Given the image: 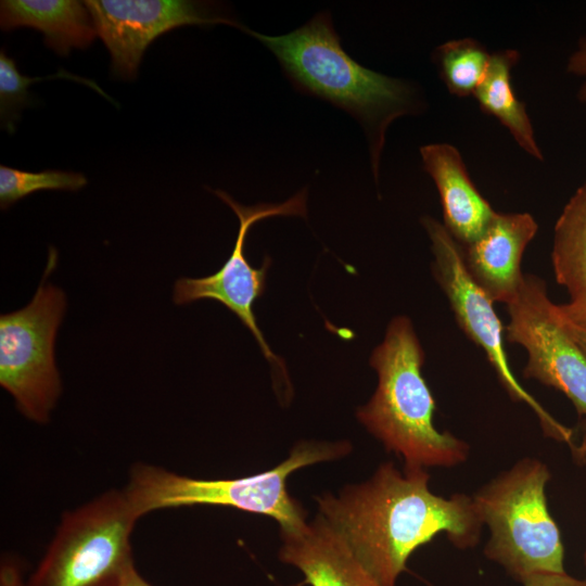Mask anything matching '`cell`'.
Listing matches in <instances>:
<instances>
[{"instance_id":"cell-1","label":"cell","mask_w":586,"mask_h":586,"mask_svg":"<svg viewBox=\"0 0 586 586\" xmlns=\"http://www.w3.org/2000/svg\"><path fill=\"white\" fill-rule=\"evenodd\" d=\"M429 480L423 468L385 462L368 481L316 498L318 514L382 586H396L411 553L440 533L458 548L479 543L483 523L473 499L435 495Z\"/></svg>"},{"instance_id":"cell-2","label":"cell","mask_w":586,"mask_h":586,"mask_svg":"<svg viewBox=\"0 0 586 586\" xmlns=\"http://www.w3.org/2000/svg\"><path fill=\"white\" fill-rule=\"evenodd\" d=\"M243 30L276 55L295 89L321 98L360 122L368 136L377 179L391 123L423 110L415 86L357 63L342 48L328 12L316 14L304 26L281 36L246 27Z\"/></svg>"},{"instance_id":"cell-3","label":"cell","mask_w":586,"mask_h":586,"mask_svg":"<svg viewBox=\"0 0 586 586\" xmlns=\"http://www.w3.org/2000/svg\"><path fill=\"white\" fill-rule=\"evenodd\" d=\"M378 386L357 410L358 420L408 468L454 467L469 446L434 425L435 400L422 375L424 352L408 317L391 320L383 342L370 357Z\"/></svg>"},{"instance_id":"cell-4","label":"cell","mask_w":586,"mask_h":586,"mask_svg":"<svg viewBox=\"0 0 586 586\" xmlns=\"http://www.w3.org/2000/svg\"><path fill=\"white\" fill-rule=\"evenodd\" d=\"M351 450L347 441H302L280 464L237 479H196L138 462L123 491L139 518L163 509L222 506L269 515L278 521L280 531L292 532L307 521L305 509L288 492L289 475L306 466L342 458Z\"/></svg>"},{"instance_id":"cell-5","label":"cell","mask_w":586,"mask_h":586,"mask_svg":"<svg viewBox=\"0 0 586 586\" xmlns=\"http://www.w3.org/2000/svg\"><path fill=\"white\" fill-rule=\"evenodd\" d=\"M547 466L525 458L484 485L473 497L489 528L485 556L523 582L538 573H565L564 550L545 494Z\"/></svg>"},{"instance_id":"cell-6","label":"cell","mask_w":586,"mask_h":586,"mask_svg":"<svg viewBox=\"0 0 586 586\" xmlns=\"http://www.w3.org/2000/svg\"><path fill=\"white\" fill-rule=\"evenodd\" d=\"M140 518L123 489L63 513L28 586H119L135 563L130 536Z\"/></svg>"},{"instance_id":"cell-7","label":"cell","mask_w":586,"mask_h":586,"mask_svg":"<svg viewBox=\"0 0 586 586\" xmlns=\"http://www.w3.org/2000/svg\"><path fill=\"white\" fill-rule=\"evenodd\" d=\"M58 253L50 247L41 282L27 306L0 316V384L18 411L47 423L62 391L54 343L66 308L65 293L48 282Z\"/></svg>"},{"instance_id":"cell-8","label":"cell","mask_w":586,"mask_h":586,"mask_svg":"<svg viewBox=\"0 0 586 586\" xmlns=\"http://www.w3.org/2000/svg\"><path fill=\"white\" fill-rule=\"evenodd\" d=\"M422 225L431 241L434 277L447 296L460 329L483 349L511 398L524 402L534 410L547 435L572 446V430L558 422L528 394L509 367L504 346V329L494 309V302L467 270L460 244L435 218L424 216Z\"/></svg>"},{"instance_id":"cell-9","label":"cell","mask_w":586,"mask_h":586,"mask_svg":"<svg viewBox=\"0 0 586 586\" xmlns=\"http://www.w3.org/2000/svg\"><path fill=\"white\" fill-rule=\"evenodd\" d=\"M507 308V340L527 353L524 377L562 392L586 416V356L565 329L546 283L524 275Z\"/></svg>"},{"instance_id":"cell-10","label":"cell","mask_w":586,"mask_h":586,"mask_svg":"<svg viewBox=\"0 0 586 586\" xmlns=\"http://www.w3.org/2000/svg\"><path fill=\"white\" fill-rule=\"evenodd\" d=\"M214 193L239 218V230L232 253L213 275L178 279L174 286L173 301L176 305H184L201 300H213L225 305L251 331L269 364L273 368H279L286 377L283 360L270 349L253 313V304L265 293L271 259L267 256L259 268L252 267L244 254V243L251 227L259 220L273 216L305 218L307 189L304 188L283 203H259L249 206L237 202L222 190H215Z\"/></svg>"},{"instance_id":"cell-11","label":"cell","mask_w":586,"mask_h":586,"mask_svg":"<svg viewBox=\"0 0 586 586\" xmlns=\"http://www.w3.org/2000/svg\"><path fill=\"white\" fill-rule=\"evenodd\" d=\"M85 4L110 52L112 73L124 79L135 78L149 44L176 27L227 24L244 28L199 1L87 0Z\"/></svg>"},{"instance_id":"cell-12","label":"cell","mask_w":586,"mask_h":586,"mask_svg":"<svg viewBox=\"0 0 586 586\" xmlns=\"http://www.w3.org/2000/svg\"><path fill=\"white\" fill-rule=\"evenodd\" d=\"M538 230L528 213H495L482 234L464 246L463 260L472 279L493 302L508 304L523 280V253Z\"/></svg>"},{"instance_id":"cell-13","label":"cell","mask_w":586,"mask_h":586,"mask_svg":"<svg viewBox=\"0 0 586 586\" xmlns=\"http://www.w3.org/2000/svg\"><path fill=\"white\" fill-rule=\"evenodd\" d=\"M281 540L280 560L297 568L310 586H382L318 513L300 530L281 531Z\"/></svg>"},{"instance_id":"cell-14","label":"cell","mask_w":586,"mask_h":586,"mask_svg":"<svg viewBox=\"0 0 586 586\" xmlns=\"http://www.w3.org/2000/svg\"><path fill=\"white\" fill-rule=\"evenodd\" d=\"M420 155L440 194L443 225L459 244L469 245L482 234L496 212L473 184L454 145L426 144L420 148Z\"/></svg>"},{"instance_id":"cell-15","label":"cell","mask_w":586,"mask_h":586,"mask_svg":"<svg viewBox=\"0 0 586 586\" xmlns=\"http://www.w3.org/2000/svg\"><path fill=\"white\" fill-rule=\"evenodd\" d=\"M0 26L4 31L20 26L35 28L62 56L73 48L89 47L97 35L85 1L77 0H2Z\"/></svg>"},{"instance_id":"cell-16","label":"cell","mask_w":586,"mask_h":586,"mask_svg":"<svg viewBox=\"0 0 586 586\" xmlns=\"http://www.w3.org/2000/svg\"><path fill=\"white\" fill-rule=\"evenodd\" d=\"M519 59V52L513 49L493 53L485 77L473 95L481 110L496 117L524 152L543 161L525 104L517 98L512 88L511 72Z\"/></svg>"},{"instance_id":"cell-17","label":"cell","mask_w":586,"mask_h":586,"mask_svg":"<svg viewBox=\"0 0 586 586\" xmlns=\"http://www.w3.org/2000/svg\"><path fill=\"white\" fill-rule=\"evenodd\" d=\"M551 260L556 280L571 300L586 295V181L557 219Z\"/></svg>"},{"instance_id":"cell-18","label":"cell","mask_w":586,"mask_h":586,"mask_svg":"<svg viewBox=\"0 0 586 586\" xmlns=\"http://www.w3.org/2000/svg\"><path fill=\"white\" fill-rule=\"evenodd\" d=\"M491 53L477 40H449L433 52L440 76L451 94L473 95L485 77Z\"/></svg>"},{"instance_id":"cell-19","label":"cell","mask_w":586,"mask_h":586,"mask_svg":"<svg viewBox=\"0 0 586 586\" xmlns=\"http://www.w3.org/2000/svg\"><path fill=\"white\" fill-rule=\"evenodd\" d=\"M51 78H66L87 85L113 102L93 80L73 75L63 69L47 77L29 78L24 76L18 72L15 61L2 49L0 52V114L2 125L9 132L14 131V124L20 116L21 109L30 103L28 86L34 81Z\"/></svg>"},{"instance_id":"cell-20","label":"cell","mask_w":586,"mask_h":586,"mask_svg":"<svg viewBox=\"0 0 586 586\" xmlns=\"http://www.w3.org/2000/svg\"><path fill=\"white\" fill-rule=\"evenodd\" d=\"M87 184L85 175L48 169L39 173L0 166V205L8 208L18 200L41 190L76 191Z\"/></svg>"},{"instance_id":"cell-21","label":"cell","mask_w":586,"mask_h":586,"mask_svg":"<svg viewBox=\"0 0 586 586\" xmlns=\"http://www.w3.org/2000/svg\"><path fill=\"white\" fill-rule=\"evenodd\" d=\"M568 73L584 79L577 91V99L586 104V36L582 37L566 63Z\"/></svg>"},{"instance_id":"cell-22","label":"cell","mask_w":586,"mask_h":586,"mask_svg":"<svg viewBox=\"0 0 586 586\" xmlns=\"http://www.w3.org/2000/svg\"><path fill=\"white\" fill-rule=\"evenodd\" d=\"M0 586H28L24 564L12 555H3L0 561Z\"/></svg>"},{"instance_id":"cell-23","label":"cell","mask_w":586,"mask_h":586,"mask_svg":"<svg viewBox=\"0 0 586 586\" xmlns=\"http://www.w3.org/2000/svg\"><path fill=\"white\" fill-rule=\"evenodd\" d=\"M524 586H586V581L578 579L566 573H538L526 577Z\"/></svg>"},{"instance_id":"cell-24","label":"cell","mask_w":586,"mask_h":586,"mask_svg":"<svg viewBox=\"0 0 586 586\" xmlns=\"http://www.w3.org/2000/svg\"><path fill=\"white\" fill-rule=\"evenodd\" d=\"M557 309L563 319L586 327V295L557 305Z\"/></svg>"},{"instance_id":"cell-25","label":"cell","mask_w":586,"mask_h":586,"mask_svg":"<svg viewBox=\"0 0 586 586\" xmlns=\"http://www.w3.org/2000/svg\"><path fill=\"white\" fill-rule=\"evenodd\" d=\"M561 317V316H560ZM563 324L576 344L586 356V327L573 323L561 317Z\"/></svg>"},{"instance_id":"cell-26","label":"cell","mask_w":586,"mask_h":586,"mask_svg":"<svg viewBox=\"0 0 586 586\" xmlns=\"http://www.w3.org/2000/svg\"><path fill=\"white\" fill-rule=\"evenodd\" d=\"M119 586H153L137 570L135 563L126 571Z\"/></svg>"}]
</instances>
